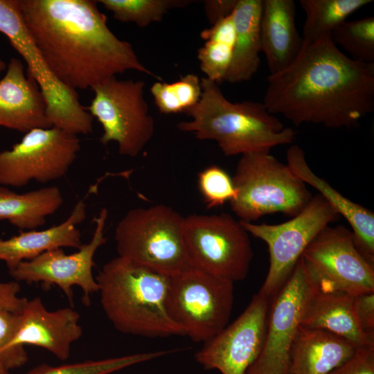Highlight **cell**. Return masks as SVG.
Masks as SVG:
<instances>
[{"label":"cell","instance_id":"33","mask_svg":"<svg viewBox=\"0 0 374 374\" xmlns=\"http://www.w3.org/2000/svg\"><path fill=\"white\" fill-rule=\"evenodd\" d=\"M20 319V314L0 310V359L8 371L22 366L28 361L24 346L12 345Z\"/></svg>","mask_w":374,"mask_h":374},{"label":"cell","instance_id":"12","mask_svg":"<svg viewBox=\"0 0 374 374\" xmlns=\"http://www.w3.org/2000/svg\"><path fill=\"white\" fill-rule=\"evenodd\" d=\"M312 285L321 291L352 296L374 292V265L357 249L351 230L328 225L301 256Z\"/></svg>","mask_w":374,"mask_h":374},{"label":"cell","instance_id":"18","mask_svg":"<svg viewBox=\"0 0 374 374\" xmlns=\"http://www.w3.org/2000/svg\"><path fill=\"white\" fill-rule=\"evenodd\" d=\"M0 79V127L21 132L52 127L46 103L38 84L25 72L22 62L10 59Z\"/></svg>","mask_w":374,"mask_h":374},{"label":"cell","instance_id":"11","mask_svg":"<svg viewBox=\"0 0 374 374\" xmlns=\"http://www.w3.org/2000/svg\"><path fill=\"white\" fill-rule=\"evenodd\" d=\"M339 215L320 195L290 220L276 224L240 221L249 234L264 241L269 255V267L259 293L270 299L287 281L304 250Z\"/></svg>","mask_w":374,"mask_h":374},{"label":"cell","instance_id":"25","mask_svg":"<svg viewBox=\"0 0 374 374\" xmlns=\"http://www.w3.org/2000/svg\"><path fill=\"white\" fill-rule=\"evenodd\" d=\"M63 197L55 186L19 194L0 186V220L8 221L21 230L44 225L46 217L62 206Z\"/></svg>","mask_w":374,"mask_h":374},{"label":"cell","instance_id":"17","mask_svg":"<svg viewBox=\"0 0 374 374\" xmlns=\"http://www.w3.org/2000/svg\"><path fill=\"white\" fill-rule=\"evenodd\" d=\"M14 347L33 345L43 348L60 360L67 359L72 344L82 335L80 314L71 307L48 310L42 299L27 300L20 313Z\"/></svg>","mask_w":374,"mask_h":374},{"label":"cell","instance_id":"37","mask_svg":"<svg viewBox=\"0 0 374 374\" xmlns=\"http://www.w3.org/2000/svg\"><path fill=\"white\" fill-rule=\"evenodd\" d=\"M200 37L205 41L219 40L235 44V30L232 14L201 32Z\"/></svg>","mask_w":374,"mask_h":374},{"label":"cell","instance_id":"32","mask_svg":"<svg viewBox=\"0 0 374 374\" xmlns=\"http://www.w3.org/2000/svg\"><path fill=\"white\" fill-rule=\"evenodd\" d=\"M234 44L219 40L205 41L198 49L197 59L206 78L217 84L224 81L229 69Z\"/></svg>","mask_w":374,"mask_h":374},{"label":"cell","instance_id":"7","mask_svg":"<svg viewBox=\"0 0 374 374\" xmlns=\"http://www.w3.org/2000/svg\"><path fill=\"white\" fill-rule=\"evenodd\" d=\"M183 235L193 267L233 283L247 276L253 254L240 220L224 213L189 215Z\"/></svg>","mask_w":374,"mask_h":374},{"label":"cell","instance_id":"26","mask_svg":"<svg viewBox=\"0 0 374 374\" xmlns=\"http://www.w3.org/2000/svg\"><path fill=\"white\" fill-rule=\"evenodd\" d=\"M372 0H300L305 14L303 39L305 42L318 40L346 21L348 17Z\"/></svg>","mask_w":374,"mask_h":374},{"label":"cell","instance_id":"15","mask_svg":"<svg viewBox=\"0 0 374 374\" xmlns=\"http://www.w3.org/2000/svg\"><path fill=\"white\" fill-rule=\"evenodd\" d=\"M108 215L105 208L94 219L95 229L91 240L82 244L78 251L66 254L62 249L46 251L37 257L20 262L8 271L17 282L41 283L45 286L55 285L72 303L73 286L81 288L84 305L90 303L91 294L98 292V285L93 275V258L98 249L107 239L105 227Z\"/></svg>","mask_w":374,"mask_h":374},{"label":"cell","instance_id":"10","mask_svg":"<svg viewBox=\"0 0 374 374\" xmlns=\"http://www.w3.org/2000/svg\"><path fill=\"white\" fill-rule=\"evenodd\" d=\"M0 32L24 60L26 73L38 84L51 125L76 135L91 132L93 116L80 104L76 91L49 70L23 21L17 0H0Z\"/></svg>","mask_w":374,"mask_h":374},{"label":"cell","instance_id":"27","mask_svg":"<svg viewBox=\"0 0 374 374\" xmlns=\"http://www.w3.org/2000/svg\"><path fill=\"white\" fill-rule=\"evenodd\" d=\"M150 92L161 114L185 113L201 98V79L196 74L190 73L171 83L156 82Z\"/></svg>","mask_w":374,"mask_h":374},{"label":"cell","instance_id":"21","mask_svg":"<svg viewBox=\"0 0 374 374\" xmlns=\"http://www.w3.org/2000/svg\"><path fill=\"white\" fill-rule=\"evenodd\" d=\"M86 217V204L78 202L70 215L62 223L48 229L21 231L8 239L0 238V260L8 271L20 262L32 260L42 253L63 247L79 249L81 233L78 224Z\"/></svg>","mask_w":374,"mask_h":374},{"label":"cell","instance_id":"6","mask_svg":"<svg viewBox=\"0 0 374 374\" xmlns=\"http://www.w3.org/2000/svg\"><path fill=\"white\" fill-rule=\"evenodd\" d=\"M184 217L164 204L131 209L115 229L118 256L170 276L192 268L183 235Z\"/></svg>","mask_w":374,"mask_h":374},{"label":"cell","instance_id":"40","mask_svg":"<svg viewBox=\"0 0 374 374\" xmlns=\"http://www.w3.org/2000/svg\"><path fill=\"white\" fill-rule=\"evenodd\" d=\"M7 68L4 61L0 58V73Z\"/></svg>","mask_w":374,"mask_h":374},{"label":"cell","instance_id":"38","mask_svg":"<svg viewBox=\"0 0 374 374\" xmlns=\"http://www.w3.org/2000/svg\"><path fill=\"white\" fill-rule=\"evenodd\" d=\"M238 0H206L204 1V8L208 21L213 25L231 15Z\"/></svg>","mask_w":374,"mask_h":374},{"label":"cell","instance_id":"19","mask_svg":"<svg viewBox=\"0 0 374 374\" xmlns=\"http://www.w3.org/2000/svg\"><path fill=\"white\" fill-rule=\"evenodd\" d=\"M287 164L306 185L319 192L326 202L351 227L355 245L371 265H374V213L355 203L316 175L309 166L303 149L293 145L287 151Z\"/></svg>","mask_w":374,"mask_h":374},{"label":"cell","instance_id":"22","mask_svg":"<svg viewBox=\"0 0 374 374\" xmlns=\"http://www.w3.org/2000/svg\"><path fill=\"white\" fill-rule=\"evenodd\" d=\"M353 296L343 292L321 291L312 285L302 312L301 326L330 332L357 348L374 343L357 323Z\"/></svg>","mask_w":374,"mask_h":374},{"label":"cell","instance_id":"34","mask_svg":"<svg viewBox=\"0 0 374 374\" xmlns=\"http://www.w3.org/2000/svg\"><path fill=\"white\" fill-rule=\"evenodd\" d=\"M329 374H374V343L357 348L350 359Z\"/></svg>","mask_w":374,"mask_h":374},{"label":"cell","instance_id":"8","mask_svg":"<svg viewBox=\"0 0 374 374\" xmlns=\"http://www.w3.org/2000/svg\"><path fill=\"white\" fill-rule=\"evenodd\" d=\"M233 283L194 267L171 276L169 312L184 335L204 344L228 325Z\"/></svg>","mask_w":374,"mask_h":374},{"label":"cell","instance_id":"36","mask_svg":"<svg viewBox=\"0 0 374 374\" xmlns=\"http://www.w3.org/2000/svg\"><path fill=\"white\" fill-rule=\"evenodd\" d=\"M20 290L21 286L16 280L0 282V310L20 314L28 300L19 296Z\"/></svg>","mask_w":374,"mask_h":374},{"label":"cell","instance_id":"9","mask_svg":"<svg viewBox=\"0 0 374 374\" xmlns=\"http://www.w3.org/2000/svg\"><path fill=\"white\" fill-rule=\"evenodd\" d=\"M142 80L106 79L91 89L94 96L87 111L103 128L102 144H118L121 155L135 157L152 139L154 121L149 112Z\"/></svg>","mask_w":374,"mask_h":374},{"label":"cell","instance_id":"3","mask_svg":"<svg viewBox=\"0 0 374 374\" xmlns=\"http://www.w3.org/2000/svg\"><path fill=\"white\" fill-rule=\"evenodd\" d=\"M171 276L118 256L96 277L100 304L121 332L146 337L184 335L168 308Z\"/></svg>","mask_w":374,"mask_h":374},{"label":"cell","instance_id":"1","mask_svg":"<svg viewBox=\"0 0 374 374\" xmlns=\"http://www.w3.org/2000/svg\"><path fill=\"white\" fill-rule=\"evenodd\" d=\"M267 82L266 109L296 126L350 128L374 111V63L351 59L330 35L303 42L294 61Z\"/></svg>","mask_w":374,"mask_h":374},{"label":"cell","instance_id":"28","mask_svg":"<svg viewBox=\"0 0 374 374\" xmlns=\"http://www.w3.org/2000/svg\"><path fill=\"white\" fill-rule=\"evenodd\" d=\"M172 350L136 353L98 360L51 366L39 364L24 374H109L123 368L171 353Z\"/></svg>","mask_w":374,"mask_h":374},{"label":"cell","instance_id":"23","mask_svg":"<svg viewBox=\"0 0 374 374\" xmlns=\"http://www.w3.org/2000/svg\"><path fill=\"white\" fill-rule=\"evenodd\" d=\"M356 350L343 337L300 325L291 350L290 374H329Z\"/></svg>","mask_w":374,"mask_h":374},{"label":"cell","instance_id":"2","mask_svg":"<svg viewBox=\"0 0 374 374\" xmlns=\"http://www.w3.org/2000/svg\"><path fill=\"white\" fill-rule=\"evenodd\" d=\"M23 21L55 78L75 90L134 70L155 75L118 38L91 0H17Z\"/></svg>","mask_w":374,"mask_h":374},{"label":"cell","instance_id":"13","mask_svg":"<svg viewBox=\"0 0 374 374\" xmlns=\"http://www.w3.org/2000/svg\"><path fill=\"white\" fill-rule=\"evenodd\" d=\"M80 149L77 135L56 127L35 128L0 152V186L21 188L64 177Z\"/></svg>","mask_w":374,"mask_h":374},{"label":"cell","instance_id":"16","mask_svg":"<svg viewBox=\"0 0 374 374\" xmlns=\"http://www.w3.org/2000/svg\"><path fill=\"white\" fill-rule=\"evenodd\" d=\"M269 299L254 294L242 313L230 325L204 344L195 354L205 369L222 374H245L257 359L266 331Z\"/></svg>","mask_w":374,"mask_h":374},{"label":"cell","instance_id":"24","mask_svg":"<svg viewBox=\"0 0 374 374\" xmlns=\"http://www.w3.org/2000/svg\"><path fill=\"white\" fill-rule=\"evenodd\" d=\"M262 3V0L237 1L232 13L235 40L226 82L238 83L250 80L259 68Z\"/></svg>","mask_w":374,"mask_h":374},{"label":"cell","instance_id":"20","mask_svg":"<svg viewBox=\"0 0 374 374\" xmlns=\"http://www.w3.org/2000/svg\"><path fill=\"white\" fill-rule=\"evenodd\" d=\"M260 42L269 75L283 71L294 61L303 39L296 26V3L293 0H263Z\"/></svg>","mask_w":374,"mask_h":374},{"label":"cell","instance_id":"29","mask_svg":"<svg viewBox=\"0 0 374 374\" xmlns=\"http://www.w3.org/2000/svg\"><path fill=\"white\" fill-rule=\"evenodd\" d=\"M98 3L113 14L115 19L132 22L141 28L159 22L171 8L187 5L183 0H100Z\"/></svg>","mask_w":374,"mask_h":374},{"label":"cell","instance_id":"4","mask_svg":"<svg viewBox=\"0 0 374 374\" xmlns=\"http://www.w3.org/2000/svg\"><path fill=\"white\" fill-rule=\"evenodd\" d=\"M201 87L199 101L184 113L191 120L179 123V130L193 132L198 139L215 141L226 156L269 152L294 140L296 132L284 127L262 103L231 102L217 83L205 77Z\"/></svg>","mask_w":374,"mask_h":374},{"label":"cell","instance_id":"31","mask_svg":"<svg viewBox=\"0 0 374 374\" xmlns=\"http://www.w3.org/2000/svg\"><path fill=\"white\" fill-rule=\"evenodd\" d=\"M199 190L208 208L230 202L236 195L233 178L221 167L212 165L198 174Z\"/></svg>","mask_w":374,"mask_h":374},{"label":"cell","instance_id":"39","mask_svg":"<svg viewBox=\"0 0 374 374\" xmlns=\"http://www.w3.org/2000/svg\"><path fill=\"white\" fill-rule=\"evenodd\" d=\"M0 374H9V371L5 367L0 359Z\"/></svg>","mask_w":374,"mask_h":374},{"label":"cell","instance_id":"30","mask_svg":"<svg viewBox=\"0 0 374 374\" xmlns=\"http://www.w3.org/2000/svg\"><path fill=\"white\" fill-rule=\"evenodd\" d=\"M331 39L350 55L351 59L374 63V17L345 21L331 33Z\"/></svg>","mask_w":374,"mask_h":374},{"label":"cell","instance_id":"35","mask_svg":"<svg viewBox=\"0 0 374 374\" xmlns=\"http://www.w3.org/2000/svg\"><path fill=\"white\" fill-rule=\"evenodd\" d=\"M353 306L360 329L374 339V292L354 296Z\"/></svg>","mask_w":374,"mask_h":374},{"label":"cell","instance_id":"5","mask_svg":"<svg viewBox=\"0 0 374 374\" xmlns=\"http://www.w3.org/2000/svg\"><path fill=\"white\" fill-rule=\"evenodd\" d=\"M232 178L236 195L229 204L242 222H253L276 213L293 217L312 197L288 165L269 152L242 155Z\"/></svg>","mask_w":374,"mask_h":374},{"label":"cell","instance_id":"14","mask_svg":"<svg viewBox=\"0 0 374 374\" xmlns=\"http://www.w3.org/2000/svg\"><path fill=\"white\" fill-rule=\"evenodd\" d=\"M312 283L301 258L272 296L261 350L245 374H290L292 348Z\"/></svg>","mask_w":374,"mask_h":374}]
</instances>
